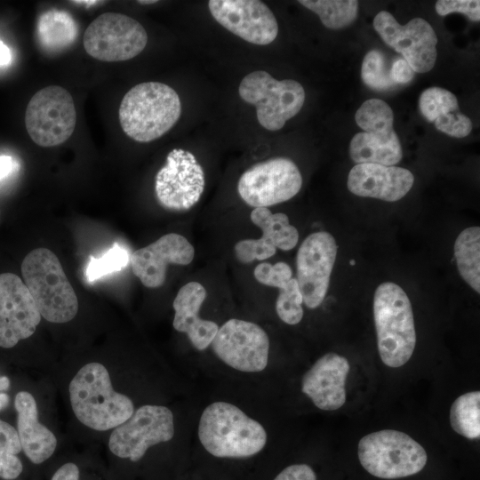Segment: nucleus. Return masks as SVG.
I'll return each instance as SVG.
<instances>
[{
    "instance_id": "nucleus-1",
    "label": "nucleus",
    "mask_w": 480,
    "mask_h": 480,
    "mask_svg": "<svg viewBox=\"0 0 480 480\" xmlns=\"http://www.w3.org/2000/svg\"><path fill=\"white\" fill-rule=\"evenodd\" d=\"M68 390L76 418L98 431L116 428L134 412L132 400L113 389L108 370L97 362L83 366L72 379Z\"/></svg>"
},
{
    "instance_id": "nucleus-2",
    "label": "nucleus",
    "mask_w": 480,
    "mask_h": 480,
    "mask_svg": "<svg viewBox=\"0 0 480 480\" xmlns=\"http://www.w3.org/2000/svg\"><path fill=\"white\" fill-rule=\"evenodd\" d=\"M180 113V100L174 89L160 82H144L124 94L118 116L128 137L149 142L171 130Z\"/></svg>"
},
{
    "instance_id": "nucleus-3",
    "label": "nucleus",
    "mask_w": 480,
    "mask_h": 480,
    "mask_svg": "<svg viewBox=\"0 0 480 480\" xmlns=\"http://www.w3.org/2000/svg\"><path fill=\"white\" fill-rule=\"evenodd\" d=\"M198 437L204 448L219 458L251 457L260 452L267 442L260 423L226 402L212 403L204 410Z\"/></svg>"
},
{
    "instance_id": "nucleus-4",
    "label": "nucleus",
    "mask_w": 480,
    "mask_h": 480,
    "mask_svg": "<svg viewBox=\"0 0 480 480\" xmlns=\"http://www.w3.org/2000/svg\"><path fill=\"white\" fill-rule=\"evenodd\" d=\"M377 345L387 366H403L416 345V332L411 301L404 291L393 282L380 284L373 298Z\"/></svg>"
},
{
    "instance_id": "nucleus-5",
    "label": "nucleus",
    "mask_w": 480,
    "mask_h": 480,
    "mask_svg": "<svg viewBox=\"0 0 480 480\" xmlns=\"http://www.w3.org/2000/svg\"><path fill=\"white\" fill-rule=\"evenodd\" d=\"M21 274L41 316L57 324L76 316V294L51 250L42 247L31 251L22 261Z\"/></svg>"
},
{
    "instance_id": "nucleus-6",
    "label": "nucleus",
    "mask_w": 480,
    "mask_h": 480,
    "mask_svg": "<svg viewBox=\"0 0 480 480\" xmlns=\"http://www.w3.org/2000/svg\"><path fill=\"white\" fill-rule=\"evenodd\" d=\"M357 456L371 476L396 480L421 472L428 461L425 449L407 434L384 429L370 433L358 443Z\"/></svg>"
},
{
    "instance_id": "nucleus-7",
    "label": "nucleus",
    "mask_w": 480,
    "mask_h": 480,
    "mask_svg": "<svg viewBox=\"0 0 480 480\" xmlns=\"http://www.w3.org/2000/svg\"><path fill=\"white\" fill-rule=\"evenodd\" d=\"M355 120L363 132L349 144V156L356 164L394 166L403 157L398 136L393 128V110L380 99L365 100L356 110Z\"/></svg>"
},
{
    "instance_id": "nucleus-8",
    "label": "nucleus",
    "mask_w": 480,
    "mask_h": 480,
    "mask_svg": "<svg viewBox=\"0 0 480 480\" xmlns=\"http://www.w3.org/2000/svg\"><path fill=\"white\" fill-rule=\"evenodd\" d=\"M240 98L256 107L260 124L268 131H277L296 116L305 101L302 85L292 79L276 80L266 71L246 75L238 88Z\"/></svg>"
},
{
    "instance_id": "nucleus-9",
    "label": "nucleus",
    "mask_w": 480,
    "mask_h": 480,
    "mask_svg": "<svg viewBox=\"0 0 480 480\" xmlns=\"http://www.w3.org/2000/svg\"><path fill=\"white\" fill-rule=\"evenodd\" d=\"M76 113L71 94L51 85L36 92L25 112V126L32 140L41 147L64 143L72 135Z\"/></svg>"
},
{
    "instance_id": "nucleus-10",
    "label": "nucleus",
    "mask_w": 480,
    "mask_h": 480,
    "mask_svg": "<svg viewBox=\"0 0 480 480\" xmlns=\"http://www.w3.org/2000/svg\"><path fill=\"white\" fill-rule=\"evenodd\" d=\"M148 43L143 26L133 18L105 12L94 19L83 36L86 52L101 61L128 60L140 54Z\"/></svg>"
},
{
    "instance_id": "nucleus-11",
    "label": "nucleus",
    "mask_w": 480,
    "mask_h": 480,
    "mask_svg": "<svg viewBox=\"0 0 480 480\" xmlns=\"http://www.w3.org/2000/svg\"><path fill=\"white\" fill-rule=\"evenodd\" d=\"M301 186L302 177L294 162L275 157L247 169L238 180L237 191L248 205L268 208L290 200Z\"/></svg>"
},
{
    "instance_id": "nucleus-12",
    "label": "nucleus",
    "mask_w": 480,
    "mask_h": 480,
    "mask_svg": "<svg viewBox=\"0 0 480 480\" xmlns=\"http://www.w3.org/2000/svg\"><path fill=\"white\" fill-rule=\"evenodd\" d=\"M173 435L172 411L162 405L145 404L115 428L109 436L108 447L117 457L135 462L151 445L170 441Z\"/></svg>"
},
{
    "instance_id": "nucleus-13",
    "label": "nucleus",
    "mask_w": 480,
    "mask_h": 480,
    "mask_svg": "<svg viewBox=\"0 0 480 480\" xmlns=\"http://www.w3.org/2000/svg\"><path fill=\"white\" fill-rule=\"evenodd\" d=\"M373 28L385 44L402 54L414 72L426 73L434 68L437 36L424 19L413 18L401 25L390 12L380 11L374 17Z\"/></svg>"
},
{
    "instance_id": "nucleus-14",
    "label": "nucleus",
    "mask_w": 480,
    "mask_h": 480,
    "mask_svg": "<svg viewBox=\"0 0 480 480\" xmlns=\"http://www.w3.org/2000/svg\"><path fill=\"white\" fill-rule=\"evenodd\" d=\"M205 186L204 172L195 156L174 148L166 164L156 176L155 192L161 206L181 212L192 208L200 199Z\"/></svg>"
},
{
    "instance_id": "nucleus-15",
    "label": "nucleus",
    "mask_w": 480,
    "mask_h": 480,
    "mask_svg": "<svg viewBox=\"0 0 480 480\" xmlns=\"http://www.w3.org/2000/svg\"><path fill=\"white\" fill-rule=\"evenodd\" d=\"M211 344L215 355L233 369L257 372L268 364L269 340L254 323L229 319L219 328Z\"/></svg>"
},
{
    "instance_id": "nucleus-16",
    "label": "nucleus",
    "mask_w": 480,
    "mask_h": 480,
    "mask_svg": "<svg viewBox=\"0 0 480 480\" xmlns=\"http://www.w3.org/2000/svg\"><path fill=\"white\" fill-rule=\"evenodd\" d=\"M337 250L334 237L326 231L310 234L298 250L296 280L309 308H317L325 298Z\"/></svg>"
},
{
    "instance_id": "nucleus-17",
    "label": "nucleus",
    "mask_w": 480,
    "mask_h": 480,
    "mask_svg": "<svg viewBox=\"0 0 480 480\" xmlns=\"http://www.w3.org/2000/svg\"><path fill=\"white\" fill-rule=\"evenodd\" d=\"M215 20L240 38L258 45L271 44L278 34L272 11L259 0H210Z\"/></svg>"
},
{
    "instance_id": "nucleus-18",
    "label": "nucleus",
    "mask_w": 480,
    "mask_h": 480,
    "mask_svg": "<svg viewBox=\"0 0 480 480\" xmlns=\"http://www.w3.org/2000/svg\"><path fill=\"white\" fill-rule=\"evenodd\" d=\"M41 321L24 282L15 274H0V347L9 348L33 335Z\"/></svg>"
},
{
    "instance_id": "nucleus-19",
    "label": "nucleus",
    "mask_w": 480,
    "mask_h": 480,
    "mask_svg": "<svg viewBox=\"0 0 480 480\" xmlns=\"http://www.w3.org/2000/svg\"><path fill=\"white\" fill-rule=\"evenodd\" d=\"M194 256L195 249L186 237L169 233L133 252L132 270L144 286L157 288L165 281L169 264L188 265Z\"/></svg>"
},
{
    "instance_id": "nucleus-20",
    "label": "nucleus",
    "mask_w": 480,
    "mask_h": 480,
    "mask_svg": "<svg viewBox=\"0 0 480 480\" xmlns=\"http://www.w3.org/2000/svg\"><path fill=\"white\" fill-rule=\"evenodd\" d=\"M350 370L347 358L336 353L321 356L304 374L301 390L324 411H334L346 402V380Z\"/></svg>"
},
{
    "instance_id": "nucleus-21",
    "label": "nucleus",
    "mask_w": 480,
    "mask_h": 480,
    "mask_svg": "<svg viewBox=\"0 0 480 480\" xmlns=\"http://www.w3.org/2000/svg\"><path fill=\"white\" fill-rule=\"evenodd\" d=\"M413 182L412 173L405 168L358 164L350 170L347 186L358 196L396 202L405 196Z\"/></svg>"
},
{
    "instance_id": "nucleus-22",
    "label": "nucleus",
    "mask_w": 480,
    "mask_h": 480,
    "mask_svg": "<svg viewBox=\"0 0 480 480\" xmlns=\"http://www.w3.org/2000/svg\"><path fill=\"white\" fill-rule=\"evenodd\" d=\"M205 298L204 287L198 282H189L179 290L172 303L175 311L173 328L180 332H185L198 350L207 348L219 330L216 323L202 319L198 316Z\"/></svg>"
},
{
    "instance_id": "nucleus-23",
    "label": "nucleus",
    "mask_w": 480,
    "mask_h": 480,
    "mask_svg": "<svg viewBox=\"0 0 480 480\" xmlns=\"http://www.w3.org/2000/svg\"><path fill=\"white\" fill-rule=\"evenodd\" d=\"M18 413V435L22 450L35 464L49 459L57 446L54 434L37 419V406L34 396L27 392H19L14 400Z\"/></svg>"
},
{
    "instance_id": "nucleus-24",
    "label": "nucleus",
    "mask_w": 480,
    "mask_h": 480,
    "mask_svg": "<svg viewBox=\"0 0 480 480\" xmlns=\"http://www.w3.org/2000/svg\"><path fill=\"white\" fill-rule=\"evenodd\" d=\"M77 34L76 20L65 11L49 10L38 18V42L47 52H57L67 49L76 41Z\"/></svg>"
},
{
    "instance_id": "nucleus-25",
    "label": "nucleus",
    "mask_w": 480,
    "mask_h": 480,
    "mask_svg": "<svg viewBox=\"0 0 480 480\" xmlns=\"http://www.w3.org/2000/svg\"><path fill=\"white\" fill-rule=\"evenodd\" d=\"M251 220L261 229V238L276 248L290 251L296 246L299 233L286 214L272 213L268 208L258 207L252 211Z\"/></svg>"
},
{
    "instance_id": "nucleus-26",
    "label": "nucleus",
    "mask_w": 480,
    "mask_h": 480,
    "mask_svg": "<svg viewBox=\"0 0 480 480\" xmlns=\"http://www.w3.org/2000/svg\"><path fill=\"white\" fill-rule=\"evenodd\" d=\"M454 257L460 276L480 292V228L469 227L460 233L454 243Z\"/></svg>"
},
{
    "instance_id": "nucleus-27",
    "label": "nucleus",
    "mask_w": 480,
    "mask_h": 480,
    "mask_svg": "<svg viewBox=\"0 0 480 480\" xmlns=\"http://www.w3.org/2000/svg\"><path fill=\"white\" fill-rule=\"evenodd\" d=\"M450 423L452 429L468 439L480 436V392L460 396L452 404Z\"/></svg>"
},
{
    "instance_id": "nucleus-28",
    "label": "nucleus",
    "mask_w": 480,
    "mask_h": 480,
    "mask_svg": "<svg viewBox=\"0 0 480 480\" xmlns=\"http://www.w3.org/2000/svg\"><path fill=\"white\" fill-rule=\"evenodd\" d=\"M300 4L316 13L324 27L340 29L352 24L357 16L355 0H300Z\"/></svg>"
},
{
    "instance_id": "nucleus-29",
    "label": "nucleus",
    "mask_w": 480,
    "mask_h": 480,
    "mask_svg": "<svg viewBox=\"0 0 480 480\" xmlns=\"http://www.w3.org/2000/svg\"><path fill=\"white\" fill-rule=\"evenodd\" d=\"M419 109L422 116L430 123L448 113L460 110L456 96L440 87H429L421 92Z\"/></svg>"
},
{
    "instance_id": "nucleus-30",
    "label": "nucleus",
    "mask_w": 480,
    "mask_h": 480,
    "mask_svg": "<svg viewBox=\"0 0 480 480\" xmlns=\"http://www.w3.org/2000/svg\"><path fill=\"white\" fill-rule=\"evenodd\" d=\"M390 68L385 55L379 50H372L364 57L361 78L364 84L375 91H386L396 84L390 78Z\"/></svg>"
},
{
    "instance_id": "nucleus-31",
    "label": "nucleus",
    "mask_w": 480,
    "mask_h": 480,
    "mask_svg": "<svg viewBox=\"0 0 480 480\" xmlns=\"http://www.w3.org/2000/svg\"><path fill=\"white\" fill-rule=\"evenodd\" d=\"M128 261L127 251L115 243L100 258L90 256L85 269L86 279L89 283H93L104 276L121 270Z\"/></svg>"
},
{
    "instance_id": "nucleus-32",
    "label": "nucleus",
    "mask_w": 480,
    "mask_h": 480,
    "mask_svg": "<svg viewBox=\"0 0 480 480\" xmlns=\"http://www.w3.org/2000/svg\"><path fill=\"white\" fill-rule=\"evenodd\" d=\"M303 299L296 278H292L283 288L276 300L279 318L288 324H297L303 317Z\"/></svg>"
},
{
    "instance_id": "nucleus-33",
    "label": "nucleus",
    "mask_w": 480,
    "mask_h": 480,
    "mask_svg": "<svg viewBox=\"0 0 480 480\" xmlns=\"http://www.w3.org/2000/svg\"><path fill=\"white\" fill-rule=\"evenodd\" d=\"M292 272L288 264L283 261L272 265L261 262L253 270L255 279L268 286L283 288L292 277Z\"/></svg>"
},
{
    "instance_id": "nucleus-34",
    "label": "nucleus",
    "mask_w": 480,
    "mask_h": 480,
    "mask_svg": "<svg viewBox=\"0 0 480 480\" xmlns=\"http://www.w3.org/2000/svg\"><path fill=\"white\" fill-rule=\"evenodd\" d=\"M234 250L237 260L247 264L255 260H264L272 257L276 248L260 237L241 240L235 244Z\"/></svg>"
},
{
    "instance_id": "nucleus-35",
    "label": "nucleus",
    "mask_w": 480,
    "mask_h": 480,
    "mask_svg": "<svg viewBox=\"0 0 480 480\" xmlns=\"http://www.w3.org/2000/svg\"><path fill=\"white\" fill-rule=\"evenodd\" d=\"M436 130L453 138L467 137L472 131V122L469 117L460 110L448 113L434 121Z\"/></svg>"
},
{
    "instance_id": "nucleus-36",
    "label": "nucleus",
    "mask_w": 480,
    "mask_h": 480,
    "mask_svg": "<svg viewBox=\"0 0 480 480\" xmlns=\"http://www.w3.org/2000/svg\"><path fill=\"white\" fill-rule=\"evenodd\" d=\"M435 9L440 16L460 12L472 21L480 20V1L478 0H439L436 1Z\"/></svg>"
},
{
    "instance_id": "nucleus-37",
    "label": "nucleus",
    "mask_w": 480,
    "mask_h": 480,
    "mask_svg": "<svg viewBox=\"0 0 480 480\" xmlns=\"http://www.w3.org/2000/svg\"><path fill=\"white\" fill-rule=\"evenodd\" d=\"M22 469L20 460L15 454L0 447V477L5 480L14 479L20 475Z\"/></svg>"
},
{
    "instance_id": "nucleus-38",
    "label": "nucleus",
    "mask_w": 480,
    "mask_h": 480,
    "mask_svg": "<svg viewBox=\"0 0 480 480\" xmlns=\"http://www.w3.org/2000/svg\"><path fill=\"white\" fill-rule=\"evenodd\" d=\"M0 447L15 455L22 450L18 431L2 420H0Z\"/></svg>"
},
{
    "instance_id": "nucleus-39",
    "label": "nucleus",
    "mask_w": 480,
    "mask_h": 480,
    "mask_svg": "<svg viewBox=\"0 0 480 480\" xmlns=\"http://www.w3.org/2000/svg\"><path fill=\"white\" fill-rule=\"evenodd\" d=\"M274 480H317V477L310 466L300 463L286 467Z\"/></svg>"
},
{
    "instance_id": "nucleus-40",
    "label": "nucleus",
    "mask_w": 480,
    "mask_h": 480,
    "mask_svg": "<svg viewBox=\"0 0 480 480\" xmlns=\"http://www.w3.org/2000/svg\"><path fill=\"white\" fill-rule=\"evenodd\" d=\"M389 74L395 84L409 83L414 76V71L403 58L397 59L392 63Z\"/></svg>"
},
{
    "instance_id": "nucleus-41",
    "label": "nucleus",
    "mask_w": 480,
    "mask_h": 480,
    "mask_svg": "<svg viewBox=\"0 0 480 480\" xmlns=\"http://www.w3.org/2000/svg\"><path fill=\"white\" fill-rule=\"evenodd\" d=\"M51 480H79V468L72 462L66 463L53 474Z\"/></svg>"
},
{
    "instance_id": "nucleus-42",
    "label": "nucleus",
    "mask_w": 480,
    "mask_h": 480,
    "mask_svg": "<svg viewBox=\"0 0 480 480\" xmlns=\"http://www.w3.org/2000/svg\"><path fill=\"white\" fill-rule=\"evenodd\" d=\"M13 169V160L10 156H0V180L7 177Z\"/></svg>"
},
{
    "instance_id": "nucleus-43",
    "label": "nucleus",
    "mask_w": 480,
    "mask_h": 480,
    "mask_svg": "<svg viewBox=\"0 0 480 480\" xmlns=\"http://www.w3.org/2000/svg\"><path fill=\"white\" fill-rule=\"evenodd\" d=\"M12 61V52L10 48L0 40V66H5Z\"/></svg>"
},
{
    "instance_id": "nucleus-44",
    "label": "nucleus",
    "mask_w": 480,
    "mask_h": 480,
    "mask_svg": "<svg viewBox=\"0 0 480 480\" xmlns=\"http://www.w3.org/2000/svg\"><path fill=\"white\" fill-rule=\"evenodd\" d=\"M10 388V380L6 376H0V392L5 391Z\"/></svg>"
},
{
    "instance_id": "nucleus-45",
    "label": "nucleus",
    "mask_w": 480,
    "mask_h": 480,
    "mask_svg": "<svg viewBox=\"0 0 480 480\" xmlns=\"http://www.w3.org/2000/svg\"><path fill=\"white\" fill-rule=\"evenodd\" d=\"M9 404V396L6 393L0 392V411L4 409Z\"/></svg>"
},
{
    "instance_id": "nucleus-46",
    "label": "nucleus",
    "mask_w": 480,
    "mask_h": 480,
    "mask_svg": "<svg viewBox=\"0 0 480 480\" xmlns=\"http://www.w3.org/2000/svg\"><path fill=\"white\" fill-rule=\"evenodd\" d=\"M74 3L91 5V4H95L99 3V1H75Z\"/></svg>"
},
{
    "instance_id": "nucleus-47",
    "label": "nucleus",
    "mask_w": 480,
    "mask_h": 480,
    "mask_svg": "<svg viewBox=\"0 0 480 480\" xmlns=\"http://www.w3.org/2000/svg\"><path fill=\"white\" fill-rule=\"evenodd\" d=\"M138 2H139L140 4H144L156 3V1H155V0H151V1H138Z\"/></svg>"
},
{
    "instance_id": "nucleus-48",
    "label": "nucleus",
    "mask_w": 480,
    "mask_h": 480,
    "mask_svg": "<svg viewBox=\"0 0 480 480\" xmlns=\"http://www.w3.org/2000/svg\"><path fill=\"white\" fill-rule=\"evenodd\" d=\"M350 264H351V265H355L354 260H350Z\"/></svg>"
}]
</instances>
